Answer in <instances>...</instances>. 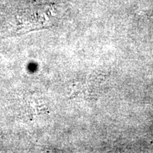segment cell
Returning a JSON list of instances; mask_svg holds the SVG:
<instances>
[{"mask_svg": "<svg viewBox=\"0 0 153 153\" xmlns=\"http://www.w3.org/2000/svg\"><path fill=\"white\" fill-rule=\"evenodd\" d=\"M152 19H153V17H152Z\"/></svg>", "mask_w": 153, "mask_h": 153, "instance_id": "obj_1", "label": "cell"}]
</instances>
